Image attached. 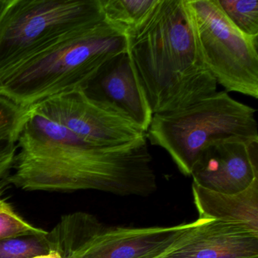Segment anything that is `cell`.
I'll list each match as a JSON object with an SVG mask.
<instances>
[{"label":"cell","instance_id":"obj_1","mask_svg":"<svg viewBox=\"0 0 258 258\" xmlns=\"http://www.w3.org/2000/svg\"><path fill=\"white\" fill-rule=\"evenodd\" d=\"M16 145L7 181L26 191L97 190L147 197L158 188L146 135L98 147L29 108Z\"/></svg>","mask_w":258,"mask_h":258},{"label":"cell","instance_id":"obj_2","mask_svg":"<svg viewBox=\"0 0 258 258\" xmlns=\"http://www.w3.org/2000/svg\"><path fill=\"white\" fill-rule=\"evenodd\" d=\"M126 37L152 114L181 109L217 92L187 0H159L147 20Z\"/></svg>","mask_w":258,"mask_h":258},{"label":"cell","instance_id":"obj_3","mask_svg":"<svg viewBox=\"0 0 258 258\" xmlns=\"http://www.w3.org/2000/svg\"><path fill=\"white\" fill-rule=\"evenodd\" d=\"M126 50V35L104 20L12 74L0 83V96L28 109L83 90L107 61Z\"/></svg>","mask_w":258,"mask_h":258},{"label":"cell","instance_id":"obj_4","mask_svg":"<svg viewBox=\"0 0 258 258\" xmlns=\"http://www.w3.org/2000/svg\"><path fill=\"white\" fill-rule=\"evenodd\" d=\"M104 20L99 0H9L0 13V83Z\"/></svg>","mask_w":258,"mask_h":258},{"label":"cell","instance_id":"obj_5","mask_svg":"<svg viewBox=\"0 0 258 258\" xmlns=\"http://www.w3.org/2000/svg\"><path fill=\"white\" fill-rule=\"evenodd\" d=\"M255 111L227 92H216L181 109L153 114L146 138L190 176L202 151L213 143L236 137L258 139Z\"/></svg>","mask_w":258,"mask_h":258},{"label":"cell","instance_id":"obj_6","mask_svg":"<svg viewBox=\"0 0 258 258\" xmlns=\"http://www.w3.org/2000/svg\"><path fill=\"white\" fill-rule=\"evenodd\" d=\"M190 226L106 227L92 214L76 212L61 217L45 238L62 258H160Z\"/></svg>","mask_w":258,"mask_h":258},{"label":"cell","instance_id":"obj_7","mask_svg":"<svg viewBox=\"0 0 258 258\" xmlns=\"http://www.w3.org/2000/svg\"><path fill=\"white\" fill-rule=\"evenodd\" d=\"M205 66L226 91L258 98V37L244 35L215 0H187Z\"/></svg>","mask_w":258,"mask_h":258},{"label":"cell","instance_id":"obj_8","mask_svg":"<svg viewBox=\"0 0 258 258\" xmlns=\"http://www.w3.org/2000/svg\"><path fill=\"white\" fill-rule=\"evenodd\" d=\"M30 109L98 147L122 146L146 135L132 122L95 103L82 90L57 95Z\"/></svg>","mask_w":258,"mask_h":258},{"label":"cell","instance_id":"obj_9","mask_svg":"<svg viewBox=\"0 0 258 258\" xmlns=\"http://www.w3.org/2000/svg\"><path fill=\"white\" fill-rule=\"evenodd\" d=\"M192 183L224 194H235L258 179V139H228L202 151L191 175Z\"/></svg>","mask_w":258,"mask_h":258},{"label":"cell","instance_id":"obj_10","mask_svg":"<svg viewBox=\"0 0 258 258\" xmlns=\"http://www.w3.org/2000/svg\"><path fill=\"white\" fill-rule=\"evenodd\" d=\"M82 90L95 103L147 131L153 114L127 50L107 61Z\"/></svg>","mask_w":258,"mask_h":258},{"label":"cell","instance_id":"obj_11","mask_svg":"<svg viewBox=\"0 0 258 258\" xmlns=\"http://www.w3.org/2000/svg\"><path fill=\"white\" fill-rule=\"evenodd\" d=\"M160 258H258V234L241 225L198 219Z\"/></svg>","mask_w":258,"mask_h":258},{"label":"cell","instance_id":"obj_12","mask_svg":"<svg viewBox=\"0 0 258 258\" xmlns=\"http://www.w3.org/2000/svg\"><path fill=\"white\" fill-rule=\"evenodd\" d=\"M199 219L241 225L258 234V179L235 194H224L192 183Z\"/></svg>","mask_w":258,"mask_h":258},{"label":"cell","instance_id":"obj_13","mask_svg":"<svg viewBox=\"0 0 258 258\" xmlns=\"http://www.w3.org/2000/svg\"><path fill=\"white\" fill-rule=\"evenodd\" d=\"M107 22L125 35L140 28L159 0H99Z\"/></svg>","mask_w":258,"mask_h":258},{"label":"cell","instance_id":"obj_14","mask_svg":"<svg viewBox=\"0 0 258 258\" xmlns=\"http://www.w3.org/2000/svg\"><path fill=\"white\" fill-rule=\"evenodd\" d=\"M231 24L244 35L258 37L257 0H215Z\"/></svg>","mask_w":258,"mask_h":258},{"label":"cell","instance_id":"obj_15","mask_svg":"<svg viewBox=\"0 0 258 258\" xmlns=\"http://www.w3.org/2000/svg\"><path fill=\"white\" fill-rule=\"evenodd\" d=\"M47 232L22 218L8 202L0 196V241L16 237L42 236Z\"/></svg>","mask_w":258,"mask_h":258},{"label":"cell","instance_id":"obj_16","mask_svg":"<svg viewBox=\"0 0 258 258\" xmlns=\"http://www.w3.org/2000/svg\"><path fill=\"white\" fill-rule=\"evenodd\" d=\"M28 114V109L0 96V143H17Z\"/></svg>","mask_w":258,"mask_h":258},{"label":"cell","instance_id":"obj_17","mask_svg":"<svg viewBox=\"0 0 258 258\" xmlns=\"http://www.w3.org/2000/svg\"><path fill=\"white\" fill-rule=\"evenodd\" d=\"M45 235L16 237L0 241V258H32L48 253L50 248Z\"/></svg>","mask_w":258,"mask_h":258},{"label":"cell","instance_id":"obj_18","mask_svg":"<svg viewBox=\"0 0 258 258\" xmlns=\"http://www.w3.org/2000/svg\"><path fill=\"white\" fill-rule=\"evenodd\" d=\"M17 150V145L15 142L0 143V176L10 173Z\"/></svg>","mask_w":258,"mask_h":258},{"label":"cell","instance_id":"obj_19","mask_svg":"<svg viewBox=\"0 0 258 258\" xmlns=\"http://www.w3.org/2000/svg\"><path fill=\"white\" fill-rule=\"evenodd\" d=\"M32 258H62V256L56 250H50L48 253L37 255Z\"/></svg>","mask_w":258,"mask_h":258},{"label":"cell","instance_id":"obj_20","mask_svg":"<svg viewBox=\"0 0 258 258\" xmlns=\"http://www.w3.org/2000/svg\"><path fill=\"white\" fill-rule=\"evenodd\" d=\"M8 3L9 0H1V2H0V13H2L3 10L7 7Z\"/></svg>","mask_w":258,"mask_h":258},{"label":"cell","instance_id":"obj_21","mask_svg":"<svg viewBox=\"0 0 258 258\" xmlns=\"http://www.w3.org/2000/svg\"><path fill=\"white\" fill-rule=\"evenodd\" d=\"M0 2H1V0H0Z\"/></svg>","mask_w":258,"mask_h":258}]
</instances>
